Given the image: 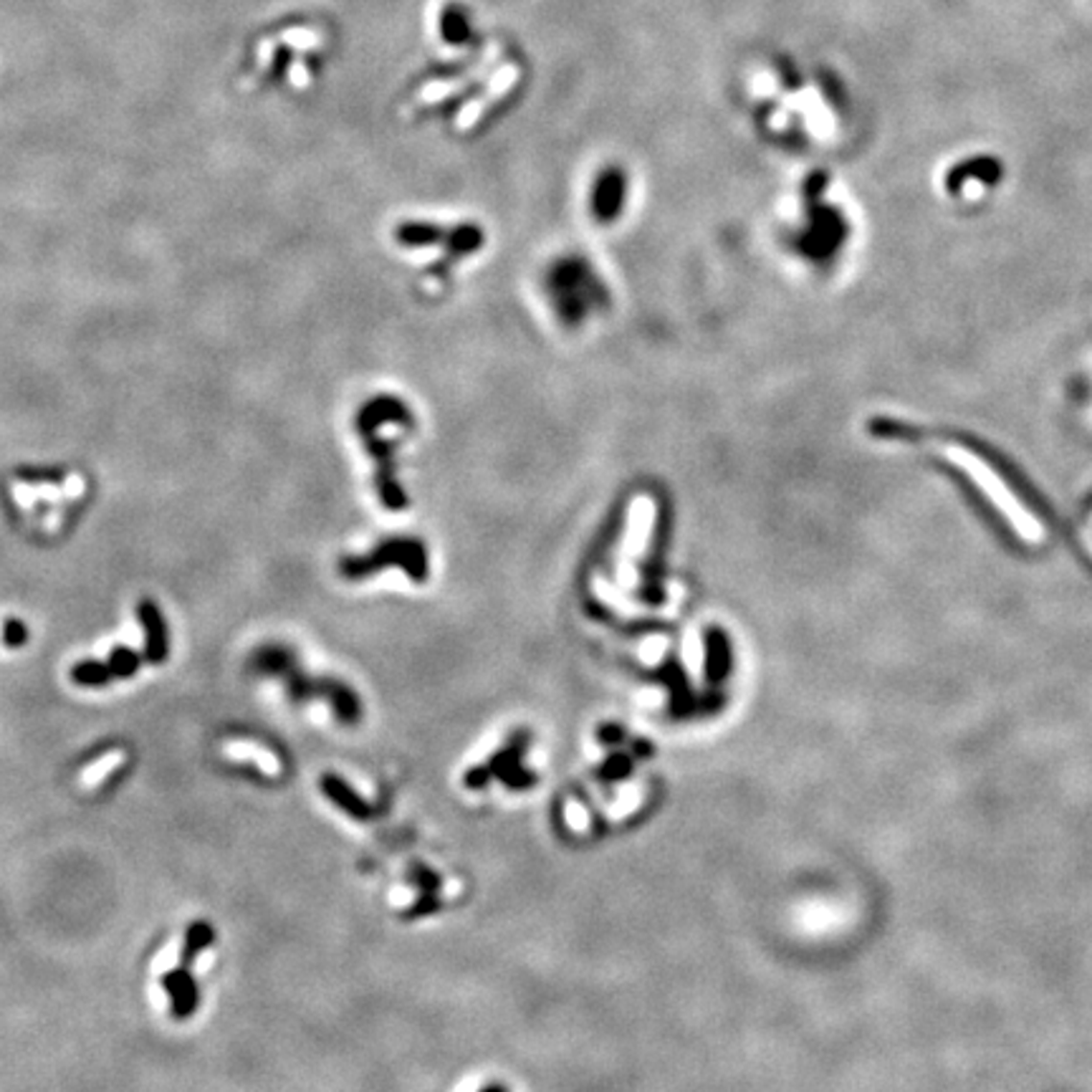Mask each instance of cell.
Segmentation results:
<instances>
[{"mask_svg": "<svg viewBox=\"0 0 1092 1092\" xmlns=\"http://www.w3.org/2000/svg\"><path fill=\"white\" fill-rule=\"evenodd\" d=\"M623 195H625V180L623 175L617 170H607L600 175L597 180L595 195H592V208L602 223H609L623 208Z\"/></svg>", "mask_w": 1092, "mask_h": 1092, "instance_id": "obj_7", "label": "cell"}, {"mask_svg": "<svg viewBox=\"0 0 1092 1092\" xmlns=\"http://www.w3.org/2000/svg\"><path fill=\"white\" fill-rule=\"evenodd\" d=\"M524 747H526V733H516L511 739V744H509L504 751H498L486 767L470 769L468 774H465V784H468L470 789H484L493 776L504 779L506 784H511V787L516 789L534 784V776L521 769L519 759L521 754H524Z\"/></svg>", "mask_w": 1092, "mask_h": 1092, "instance_id": "obj_3", "label": "cell"}, {"mask_svg": "<svg viewBox=\"0 0 1092 1092\" xmlns=\"http://www.w3.org/2000/svg\"><path fill=\"white\" fill-rule=\"evenodd\" d=\"M731 673V640L721 628L705 629V677L711 683L726 680Z\"/></svg>", "mask_w": 1092, "mask_h": 1092, "instance_id": "obj_8", "label": "cell"}, {"mask_svg": "<svg viewBox=\"0 0 1092 1092\" xmlns=\"http://www.w3.org/2000/svg\"><path fill=\"white\" fill-rule=\"evenodd\" d=\"M481 1092H509V1090H506V1087H501V1085H488V1087H484Z\"/></svg>", "mask_w": 1092, "mask_h": 1092, "instance_id": "obj_15", "label": "cell"}, {"mask_svg": "<svg viewBox=\"0 0 1092 1092\" xmlns=\"http://www.w3.org/2000/svg\"><path fill=\"white\" fill-rule=\"evenodd\" d=\"M162 986H165L167 996H170V1009H173V1019L185 1022L198 1011L201 1007V988L195 976L190 974V966H178L173 971H167L162 976Z\"/></svg>", "mask_w": 1092, "mask_h": 1092, "instance_id": "obj_4", "label": "cell"}, {"mask_svg": "<svg viewBox=\"0 0 1092 1092\" xmlns=\"http://www.w3.org/2000/svg\"><path fill=\"white\" fill-rule=\"evenodd\" d=\"M3 637H6V643L11 645V648H18V645L26 643V637H28L26 625H23V623H8L6 635H3Z\"/></svg>", "mask_w": 1092, "mask_h": 1092, "instance_id": "obj_13", "label": "cell"}, {"mask_svg": "<svg viewBox=\"0 0 1092 1092\" xmlns=\"http://www.w3.org/2000/svg\"><path fill=\"white\" fill-rule=\"evenodd\" d=\"M253 668H256L258 673H263V676L281 677L286 683L289 696L294 700H298V703H301V700H312L319 696V699L329 700L337 721L349 724V726L360 724L362 719L360 696H357L349 685L339 683V680H329V677H324V680H314V677H309L301 668H298L294 655H291L286 648H281V645L261 648V651L253 655Z\"/></svg>", "mask_w": 1092, "mask_h": 1092, "instance_id": "obj_1", "label": "cell"}, {"mask_svg": "<svg viewBox=\"0 0 1092 1092\" xmlns=\"http://www.w3.org/2000/svg\"><path fill=\"white\" fill-rule=\"evenodd\" d=\"M137 615L145 625V660L147 663H165L170 653V640H167L165 617L154 607L153 602H139Z\"/></svg>", "mask_w": 1092, "mask_h": 1092, "instance_id": "obj_6", "label": "cell"}, {"mask_svg": "<svg viewBox=\"0 0 1092 1092\" xmlns=\"http://www.w3.org/2000/svg\"><path fill=\"white\" fill-rule=\"evenodd\" d=\"M385 564H397L415 582L428 577V554H425L422 544L408 539H394L388 541V544H380V549H374L369 557L342 559V574H346L349 580H357V577H369L377 569H385Z\"/></svg>", "mask_w": 1092, "mask_h": 1092, "instance_id": "obj_2", "label": "cell"}, {"mask_svg": "<svg viewBox=\"0 0 1092 1092\" xmlns=\"http://www.w3.org/2000/svg\"><path fill=\"white\" fill-rule=\"evenodd\" d=\"M215 943V928L210 926L208 920H195L185 931V940H182V954L180 961L182 966H193L198 956H202Z\"/></svg>", "mask_w": 1092, "mask_h": 1092, "instance_id": "obj_9", "label": "cell"}, {"mask_svg": "<svg viewBox=\"0 0 1092 1092\" xmlns=\"http://www.w3.org/2000/svg\"><path fill=\"white\" fill-rule=\"evenodd\" d=\"M629 767H632V764H629L628 756L617 754V756H612V759H609L607 764H605V767L600 769V776H602V779H607V781L623 779V776L629 774Z\"/></svg>", "mask_w": 1092, "mask_h": 1092, "instance_id": "obj_12", "label": "cell"}, {"mask_svg": "<svg viewBox=\"0 0 1092 1092\" xmlns=\"http://www.w3.org/2000/svg\"><path fill=\"white\" fill-rule=\"evenodd\" d=\"M319 789H321V795H324L339 812H344L346 817L360 819V822H365V819L372 817V804L367 802L362 795H357L352 784L342 779V776L324 774L319 779Z\"/></svg>", "mask_w": 1092, "mask_h": 1092, "instance_id": "obj_5", "label": "cell"}, {"mask_svg": "<svg viewBox=\"0 0 1092 1092\" xmlns=\"http://www.w3.org/2000/svg\"><path fill=\"white\" fill-rule=\"evenodd\" d=\"M600 739L607 741V744H615V741L623 739V731L617 726H602L600 728Z\"/></svg>", "mask_w": 1092, "mask_h": 1092, "instance_id": "obj_14", "label": "cell"}, {"mask_svg": "<svg viewBox=\"0 0 1092 1092\" xmlns=\"http://www.w3.org/2000/svg\"><path fill=\"white\" fill-rule=\"evenodd\" d=\"M107 665H109V671L114 677H122V680H127V677L137 676L139 665H142V655L134 651H130V648H114L109 655V660H107Z\"/></svg>", "mask_w": 1092, "mask_h": 1092, "instance_id": "obj_11", "label": "cell"}, {"mask_svg": "<svg viewBox=\"0 0 1092 1092\" xmlns=\"http://www.w3.org/2000/svg\"><path fill=\"white\" fill-rule=\"evenodd\" d=\"M71 680L83 688H105L114 680L109 665L99 663V660H83L71 668Z\"/></svg>", "mask_w": 1092, "mask_h": 1092, "instance_id": "obj_10", "label": "cell"}]
</instances>
